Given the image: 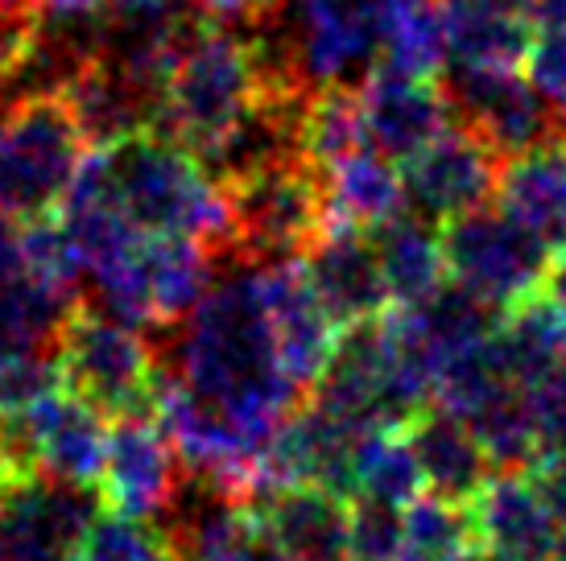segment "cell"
Segmentation results:
<instances>
[{
  "mask_svg": "<svg viewBox=\"0 0 566 561\" xmlns=\"http://www.w3.org/2000/svg\"><path fill=\"white\" fill-rule=\"evenodd\" d=\"M187 484V467L170 437L158 430L149 413L116 417L108 430V458L95 496L108 512L166 520Z\"/></svg>",
  "mask_w": 566,
  "mask_h": 561,
  "instance_id": "cell-14",
  "label": "cell"
},
{
  "mask_svg": "<svg viewBox=\"0 0 566 561\" xmlns=\"http://www.w3.org/2000/svg\"><path fill=\"white\" fill-rule=\"evenodd\" d=\"M537 425H542V454L566 451V363L534 392Z\"/></svg>",
  "mask_w": 566,
  "mask_h": 561,
  "instance_id": "cell-37",
  "label": "cell"
},
{
  "mask_svg": "<svg viewBox=\"0 0 566 561\" xmlns=\"http://www.w3.org/2000/svg\"><path fill=\"white\" fill-rule=\"evenodd\" d=\"M290 561H347L352 499L315 484L269 487L249 504Z\"/></svg>",
  "mask_w": 566,
  "mask_h": 561,
  "instance_id": "cell-20",
  "label": "cell"
},
{
  "mask_svg": "<svg viewBox=\"0 0 566 561\" xmlns=\"http://www.w3.org/2000/svg\"><path fill=\"white\" fill-rule=\"evenodd\" d=\"M492 347L509 380L537 392L566 363V314L546 289H537L496 314Z\"/></svg>",
  "mask_w": 566,
  "mask_h": 561,
  "instance_id": "cell-23",
  "label": "cell"
},
{
  "mask_svg": "<svg viewBox=\"0 0 566 561\" xmlns=\"http://www.w3.org/2000/svg\"><path fill=\"white\" fill-rule=\"evenodd\" d=\"M158 4H170V0H108L112 13H137V9H158Z\"/></svg>",
  "mask_w": 566,
  "mask_h": 561,
  "instance_id": "cell-43",
  "label": "cell"
},
{
  "mask_svg": "<svg viewBox=\"0 0 566 561\" xmlns=\"http://www.w3.org/2000/svg\"><path fill=\"white\" fill-rule=\"evenodd\" d=\"M80 294L21 268L0 285V347L54 356V339Z\"/></svg>",
  "mask_w": 566,
  "mask_h": 561,
  "instance_id": "cell-27",
  "label": "cell"
},
{
  "mask_svg": "<svg viewBox=\"0 0 566 561\" xmlns=\"http://www.w3.org/2000/svg\"><path fill=\"white\" fill-rule=\"evenodd\" d=\"M409 451L418 458L426 491L455 504H472L475 491L496 475V463L488 458L484 442L463 417L447 413L442 405L422 409L406 425Z\"/></svg>",
  "mask_w": 566,
  "mask_h": 561,
  "instance_id": "cell-21",
  "label": "cell"
},
{
  "mask_svg": "<svg viewBox=\"0 0 566 561\" xmlns=\"http://www.w3.org/2000/svg\"><path fill=\"white\" fill-rule=\"evenodd\" d=\"M373 240H377L380 273H385V289L394 306H413L447 285L442 235L430 219L397 211L394 219L373 227Z\"/></svg>",
  "mask_w": 566,
  "mask_h": 561,
  "instance_id": "cell-26",
  "label": "cell"
},
{
  "mask_svg": "<svg viewBox=\"0 0 566 561\" xmlns=\"http://www.w3.org/2000/svg\"><path fill=\"white\" fill-rule=\"evenodd\" d=\"M166 359L261 454L282 421L306 401L277 359L261 265L252 261H220L199 306L170 330Z\"/></svg>",
  "mask_w": 566,
  "mask_h": 561,
  "instance_id": "cell-1",
  "label": "cell"
},
{
  "mask_svg": "<svg viewBox=\"0 0 566 561\" xmlns=\"http://www.w3.org/2000/svg\"><path fill=\"white\" fill-rule=\"evenodd\" d=\"M534 30L521 0H447V63L459 71L525 66Z\"/></svg>",
  "mask_w": 566,
  "mask_h": 561,
  "instance_id": "cell-22",
  "label": "cell"
},
{
  "mask_svg": "<svg viewBox=\"0 0 566 561\" xmlns=\"http://www.w3.org/2000/svg\"><path fill=\"white\" fill-rule=\"evenodd\" d=\"M480 553L504 561H551L558 546V516L537 484L534 467L496 470L468 504Z\"/></svg>",
  "mask_w": 566,
  "mask_h": 561,
  "instance_id": "cell-17",
  "label": "cell"
},
{
  "mask_svg": "<svg viewBox=\"0 0 566 561\" xmlns=\"http://www.w3.org/2000/svg\"><path fill=\"white\" fill-rule=\"evenodd\" d=\"M356 99H360L368 149L385 154L397 166L455 125L451 99L442 87H434V78L397 75V71L377 66L356 87Z\"/></svg>",
  "mask_w": 566,
  "mask_h": 561,
  "instance_id": "cell-16",
  "label": "cell"
},
{
  "mask_svg": "<svg viewBox=\"0 0 566 561\" xmlns=\"http://www.w3.org/2000/svg\"><path fill=\"white\" fill-rule=\"evenodd\" d=\"M422 491V470L409 451L406 430H368L352 463V499H377V504L406 508Z\"/></svg>",
  "mask_w": 566,
  "mask_h": 561,
  "instance_id": "cell-30",
  "label": "cell"
},
{
  "mask_svg": "<svg viewBox=\"0 0 566 561\" xmlns=\"http://www.w3.org/2000/svg\"><path fill=\"white\" fill-rule=\"evenodd\" d=\"M33 4H38V0H33Z\"/></svg>",
  "mask_w": 566,
  "mask_h": 561,
  "instance_id": "cell-46",
  "label": "cell"
},
{
  "mask_svg": "<svg viewBox=\"0 0 566 561\" xmlns=\"http://www.w3.org/2000/svg\"><path fill=\"white\" fill-rule=\"evenodd\" d=\"M394 0H298L282 17L294 71L311 87H352L380 63Z\"/></svg>",
  "mask_w": 566,
  "mask_h": 561,
  "instance_id": "cell-9",
  "label": "cell"
},
{
  "mask_svg": "<svg viewBox=\"0 0 566 561\" xmlns=\"http://www.w3.org/2000/svg\"><path fill=\"white\" fill-rule=\"evenodd\" d=\"M228 194V256L223 261H290L327 232L323 178L302 154L223 182Z\"/></svg>",
  "mask_w": 566,
  "mask_h": 561,
  "instance_id": "cell-6",
  "label": "cell"
},
{
  "mask_svg": "<svg viewBox=\"0 0 566 561\" xmlns=\"http://www.w3.org/2000/svg\"><path fill=\"white\" fill-rule=\"evenodd\" d=\"M475 561H504V558H496V553H475Z\"/></svg>",
  "mask_w": 566,
  "mask_h": 561,
  "instance_id": "cell-45",
  "label": "cell"
},
{
  "mask_svg": "<svg viewBox=\"0 0 566 561\" xmlns=\"http://www.w3.org/2000/svg\"><path fill=\"white\" fill-rule=\"evenodd\" d=\"M364 145L368 140H364L356 87H315L302 112V157L318 170Z\"/></svg>",
  "mask_w": 566,
  "mask_h": 561,
  "instance_id": "cell-31",
  "label": "cell"
},
{
  "mask_svg": "<svg viewBox=\"0 0 566 561\" xmlns=\"http://www.w3.org/2000/svg\"><path fill=\"white\" fill-rule=\"evenodd\" d=\"M447 99L459 125L475 128L501 157L525 154L542 140L563 137V116L534 87V78L521 75V66L501 71H459L447 75Z\"/></svg>",
  "mask_w": 566,
  "mask_h": 561,
  "instance_id": "cell-13",
  "label": "cell"
},
{
  "mask_svg": "<svg viewBox=\"0 0 566 561\" xmlns=\"http://www.w3.org/2000/svg\"><path fill=\"white\" fill-rule=\"evenodd\" d=\"M496 203L525 227L546 235L554 248L566 244V133L542 140L525 154L504 157Z\"/></svg>",
  "mask_w": 566,
  "mask_h": 561,
  "instance_id": "cell-25",
  "label": "cell"
},
{
  "mask_svg": "<svg viewBox=\"0 0 566 561\" xmlns=\"http://www.w3.org/2000/svg\"><path fill=\"white\" fill-rule=\"evenodd\" d=\"M447 280L463 285L492 310H509L521 297L546 289L554 265V244L525 227L509 211L475 207L468 215L447 219L439 227Z\"/></svg>",
  "mask_w": 566,
  "mask_h": 561,
  "instance_id": "cell-8",
  "label": "cell"
},
{
  "mask_svg": "<svg viewBox=\"0 0 566 561\" xmlns=\"http://www.w3.org/2000/svg\"><path fill=\"white\" fill-rule=\"evenodd\" d=\"M220 273V252L195 235H137L133 248L95 273L99 306L133 327L170 335Z\"/></svg>",
  "mask_w": 566,
  "mask_h": 561,
  "instance_id": "cell-7",
  "label": "cell"
},
{
  "mask_svg": "<svg viewBox=\"0 0 566 561\" xmlns=\"http://www.w3.org/2000/svg\"><path fill=\"white\" fill-rule=\"evenodd\" d=\"M195 4L216 21H252V17L277 9V0H195Z\"/></svg>",
  "mask_w": 566,
  "mask_h": 561,
  "instance_id": "cell-38",
  "label": "cell"
},
{
  "mask_svg": "<svg viewBox=\"0 0 566 561\" xmlns=\"http://www.w3.org/2000/svg\"><path fill=\"white\" fill-rule=\"evenodd\" d=\"M104 413L63 384L38 396L30 409L0 417V434L21 467H38L75 487H99L104 458H108V430Z\"/></svg>",
  "mask_w": 566,
  "mask_h": 561,
  "instance_id": "cell-11",
  "label": "cell"
},
{
  "mask_svg": "<svg viewBox=\"0 0 566 561\" xmlns=\"http://www.w3.org/2000/svg\"><path fill=\"white\" fill-rule=\"evenodd\" d=\"M104 504L38 467L0 475V561H71Z\"/></svg>",
  "mask_w": 566,
  "mask_h": 561,
  "instance_id": "cell-10",
  "label": "cell"
},
{
  "mask_svg": "<svg viewBox=\"0 0 566 561\" xmlns=\"http://www.w3.org/2000/svg\"><path fill=\"white\" fill-rule=\"evenodd\" d=\"M265 83L273 78L256 54L249 25L240 21V30H228L211 17L178 54L161 87L158 133L182 140L190 154L203 157L244 116Z\"/></svg>",
  "mask_w": 566,
  "mask_h": 561,
  "instance_id": "cell-3",
  "label": "cell"
},
{
  "mask_svg": "<svg viewBox=\"0 0 566 561\" xmlns=\"http://www.w3.org/2000/svg\"><path fill=\"white\" fill-rule=\"evenodd\" d=\"M99 178L142 235H195L228 256V194L182 140L158 128L92 149Z\"/></svg>",
  "mask_w": 566,
  "mask_h": 561,
  "instance_id": "cell-2",
  "label": "cell"
},
{
  "mask_svg": "<svg viewBox=\"0 0 566 561\" xmlns=\"http://www.w3.org/2000/svg\"><path fill=\"white\" fill-rule=\"evenodd\" d=\"M546 294L558 301V310L566 314V244L554 252V265H551V277H546Z\"/></svg>",
  "mask_w": 566,
  "mask_h": 561,
  "instance_id": "cell-42",
  "label": "cell"
},
{
  "mask_svg": "<svg viewBox=\"0 0 566 561\" xmlns=\"http://www.w3.org/2000/svg\"><path fill=\"white\" fill-rule=\"evenodd\" d=\"M83 157L87 140L59 92L0 104V211L17 223L59 211Z\"/></svg>",
  "mask_w": 566,
  "mask_h": 561,
  "instance_id": "cell-5",
  "label": "cell"
},
{
  "mask_svg": "<svg viewBox=\"0 0 566 561\" xmlns=\"http://www.w3.org/2000/svg\"><path fill=\"white\" fill-rule=\"evenodd\" d=\"M406 537H401V561H475V520L468 504L442 499L422 491L406 504Z\"/></svg>",
  "mask_w": 566,
  "mask_h": 561,
  "instance_id": "cell-29",
  "label": "cell"
},
{
  "mask_svg": "<svg viewBox=\"0 0 566 561\" xmlns=\"http://www.w3.org/2000/svg\"><path fill=\"white\" fill-rule=\"evenodd\" d=\"M71 561H178L166 525L142 516L95 512Z\"/></svg>",
  "mask_w": 566,
  "mask_h": 561,
  "instance_id": "cell-32",
  "label": "cell"
},
{
  "mask_svg": "<svg viewBox=\"0 0 566 561\" xmlns=\"http://www.w3.org/2000/svg\"><path fill=\"white\" fill-rule=\"evenodd\" d=\"M261 289H265V310L269 322H273V343H277V359H282L285 375L302 392H311L327 372L339 327L331 322V314L315 297V285L302 268V256L265 261L261 265Z\"/></svg>",
  "mask_w": 566,
  "mask_h": 561,
  "instance_id": "cell-15",
  "label": "cell"
},
{
  "mask_svg": "<svg viewBox=\"0 0 566 561\" xmlns=\"http://www.w3.org/2000/svg\"><path fill=\"white\" fill-rule=\"evenodd\" d=\"M42 38V9L33 0H0V104L21 75V66L33 59Z\"/></svg>",
  "mask_w": 566,
  "mask_h": 561,
  "instance_id": "cell-35",
  "label": "cell"
},
{
  "mask_svg": "<svg viewBox=\"0 0 566 561\" xmlns=\"http://www.w3.org/2000/svg\"><path fill=\"white\" fill-rule=\"evenodd\" d=\"M323 178V207H327V227H360L373 232L397 211H406V187L401 170L377 149H352L347 157L318 166Z\"/></svg>",
  "mask_w": 566,
  "mask_h": 561,
  "instance_id": "cell-24",
  "label": "cell"
},
{
  "mask_svg": "<svg viewBox=\"0 0 566 561\" xmlns=\"http://www.w3.org/2000/svg\"><path fill=\"white\" fill-rule=\"evenodd\" d=\"M525 75L534 78L537 92L546 95L554 112L566 120V21L563 25H542V33H534Z\"/></svg>",
  "mask_w": 566,
  "mask_h": 561,
  "instance_id": "cell-36",
  "label": "cell"
},
{
  "mask_svg": "<svg viewBox=\"0 0 566 561\" xmlns=\"http://www.w3.org/2000/svg\"><path fill=\"white\" fill-rule=\"evenodd\" d=\"M46 17H99L108 13V0H38Z\"/></svg>",
  "mask_w": 566,
  "mask_h": 561,
  "instance_id": "cell-40",
  "label": "cell"
},
{
  "mask_svg": "<svg viewBox=\"0 0 566 561\" xmlns=\"http://www.w3.org/2000/svg\"><path fill=\"white\" fill-rule=\"evenodd\" d=\"M54 363L66 392L116 421L154 409V392L166 372V347L154 343L145 327H133L80 297L54 339Z\"/></svg>",
  "mask_w": 566,
  "mask_h": 561,
  "instance_id": "cell-4",
  "label": "cell"
},
{
  "mask_svg": "<svg viewBox=\"0 0 566 561\" xmlns=\"http://www.w3.org/2000/svg\"><path fill=\"white\" fill-rule=\"evenodd\" d=\"M25 261H21V227H17V219H9L0 211V285L21 273Z\"/></svg>",
  "mask_w": 566,
  "mask_h": 561,
  "instance_id": "cell-39",
  "label": "cell"
},
{
  "mask_svg": "<svg viewBox=\"0 0 566 561\" xmlns=\"http://www.w3.org/2000/svg\"><path fill=\"white\" fill-rule=\"evenodd\" d=\"M59 95L66 99V108L92 149L158 128L161 120V95L104 50L83 59L59 87Z\"/></svg>",
  "mask_w": 566,
  "mask_h": 561,
  "instance_id": "cell-18",
  "label": "cell"
},
{
  "mask_svg": "<svg viewBox=\"0 0 566 561\" xmlns=\"http://www.w3.org/2000/svg\"><path fill=\"white\" fill-rule=\"evenodd\" d=\"M525 4V13L534 21L537 30L542 25H563L566 21V0H521Z\"/></svg>",
  "mask_w": 566,
  "mask_h": 561,
  "instance_id": "cell-41",
  "label": "cell"
},
{
  "mask_svg": "<svg viewBox=\"0 0 566 561\" xmlns=\"http://www.w3.org/2000/svg\"><path fill=\"white\" fill-rule=\"evenodd\" d=\"M447 59H451L447 4H439V0H394L377 66L397 71V75L434 78L442 75Z\"/></svg>",
  "mask_w": 566,
  "mask_h": 561,
  "instance_id": "cell-28",
  "label": "cell"
},
{
  "mask_svg": "<svg viewBox=\"0 0 566 561\" xmlns=\"http://www.w3.org/2000/svg\"><path fill=\"white\" fill-rule=\"evenodd\" d=\"M401 512L377 499H352L347 512V561H401Z\"/></svg>",
  "mask_w": 566,
  "mask_h": 561,
  "instance_id": "cell-33",
  "label": "cell"
},
{
  "mask_svg": "<svg viewBox=\"0 0 566 561\" xmlns=\"http://www.w3.org/2000/svg\"><path fill=\"white\" fill-rule=\"evenodd\" d=\"M302 268L315 285V297L331 322L344 330L389 310V289L380 273L377 240L360 227H327L302 256Z\"/></svg>",
  "mask_w": 566,
  "mask_h": 561,
  "instance_id": "cell-19",
  "label": "cell"
},
{
  "mask_svg": "<svg viewBox=\"0 0 566 561\" xmlns=\"http://www.w3.org/2000/svg\"><path fill=\"white\" fill-rule=\"evenodd\" d=\"M501 166L504 157L475 128L451 125L442 137L401 161L406 211L442 227L447 219L488 207V199H496L501 187Z\"/></svg>",
  "mask_w": 566,
  "mask_h": 561,
  "instance_id": "cell-12",
  "label": "cell"
},
{
  "mask_svg": "<svg viewBox=\"0 0 566 561\" xmlns=\"http://www.w3.org/2000/svg\"><path fill=\"white\" fill-rule=\"evenodd\" d=\"M551 561H566V516L558 520V546H554V558Z\"/></svg>",
  "mask_w": 566,
  "mask_h": 561,
  "instance_id": "cell-44",
  "label": "cell"
},
{
  "mask_svg": "<svg viewBox=\"0 0 566 561\" xmlns=\"http://www.w3.org/2000/svg\"><path fill=\"white\" fill-rule=\"evenodd\" d=\"M63 384L54 356L38 351H9L0 347V417L30 409L38 396H46Z\"/></svg>",
  "mask_w": 566,
  "mask_h": 561,
  "instance_id": "cell-34",
  "label": "cell"
}]
</instances>
